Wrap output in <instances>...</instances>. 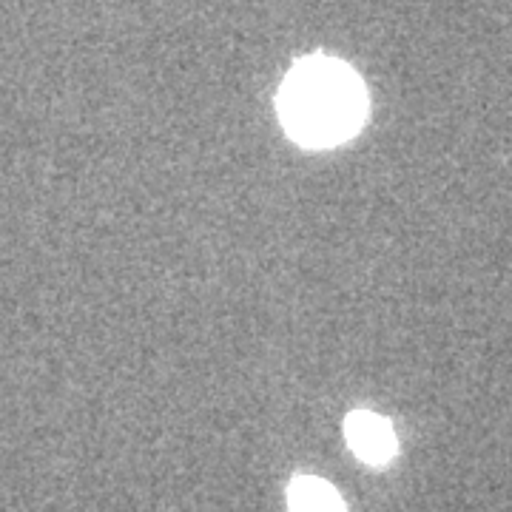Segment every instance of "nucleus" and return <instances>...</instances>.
<instances>
[{
  "instance_id": "f257e3e1",
  "label": "nucleus",
  "mask_w": 512,
  "mask_h": 512,
  "mask_svg": "<svg viewBox=\"0 0 512 512\" xmlns=\"http://www.w3.org/2000/svg\"><path fill=\"white\" fill-rule=\"evenodd\" d=\"M276 106L291 140L308 148H330L350 140L362 128L367 92L348 63L308 57L285 77Z\"/></svg>"
},
{
  "instance_id": "f03ea898",
  "label": "nucleus",
  "mask_w": 512,
  "mask_h": 512,
  "mask_svg": "<svg viewBox=\"0 0 512 512\" xmlns=\"http://www.w3.org/2000/svg\"><path fill=\"white\" fill-rule=\"evenodd\" d=\"M345 439H348L350 450L373 467L387 464L399 450V441H396L390 421L376 413H367V410H356L345 419Z\"/></svg>"
},
{
  "instance_id": "7ed1b4c3",
  "label": "nucleus",
  "mask_w": 512,
  "mask_h": 512,
  "mask_svg": "<svg viewBox=\"0 0 512 512\" xmlns=\"http://www.w3.org/2000/svg\"><path fill=\"white\" fill-rule=\"evenodd\" d=\"M291 512H345L339 493L328 481L313 476H296L288 490Z\"/></svg>"
}]
</instances>
